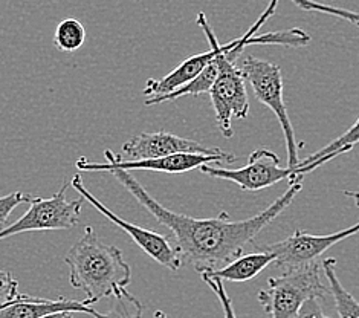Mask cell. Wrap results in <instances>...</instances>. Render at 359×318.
<instances>
[{
    "label": "cell",
    "mask_w": 359,
    "mask_h": 318,
    "mask_svg": "<svg viewBox=\"0 0 359 318\" xmlns=\"http://www.w3.org/2000/svg\"><path fill=\"white\" fill-rule=\"evenodd\" d=\"M109 173L114 175L118 183L161 225L172 231L175 244L181 251L184 262L193 265L198 272L219 270L241 256L243 248L254 242L255 236L272 223V220H276L303 190V178H298L290 183L287 190L277 201H273L268 208L252 218L233 220L226 211H222L217 218L198 219L162 207L140 184V180L132 176L130 171L110 168Z\"/></svg>",
    "instance_id": "obj_1"
},
{
    "label": "cell",
    "mask_w": 359,
    "mask_h": 318,
    "mask_svg": "<svg viewBox=\"0 0 359 318\" xmlns=\"http://www.w3.org/2000/svg\"><path fill=\"white\" fill-rule=\"evenodd\" d=\"M65 262L69 266L71 285L86 292L84 302L90 306L104 297H114L132 279L130 265L123 259L121 249L102 244L92 227H86Z\"/></svg>",
    "instance_id": "obj_2"
},
{
    "label": "cell",
    "mask_w": 359,
    "mask_h": 318,
    "mask_svg": "<svg viewBox=\"0 0 359 318\" xmlns=\"http://www.w3.org/2000/svg\"><path fill=\"white\" fill-rule=\"evenodd\" d=\"M327 294L330 289L321 281V263L313 262L271 277L257 300L269 318H294L307 300H321Z\"/></svg>",
    "instance_id": "obj_3"
},
{
    "label": "cell",
    "mask_w": 359,
    "mask_h": 318,
    "mask_svg": "<svg viewBox=\"0 0 359 318\" xmlns=\"http://www.w3.org/2000/svg\"><path fill=\"white\" fill-rule=\"evenodd\" d=\"M241 69L246 83L251 84L255 98L263 102L264 106H268L273 112V115L277 117L286 141L287 167H295L298 162H300V158H298V149L302 147L303 143L297 144L294 127L287 115V109L283 97L285 83L281 67L276 63L266 62V60L248 55L243 60Z\"/></svg>",
    "instance_id": "obj_4"
},
{
    "label": "cell",
    "mask_w": 359,
    "mask_h": 318,
    "mask_svg": "<svg viewBox=\"0 0 359 318\" xmlns=\"http://www.w3.org/2000/svg\"><path fill=\"white\" fill-rule=\"evenodd\" d=\"M71 184L65 183L62 188L50 197L34 196L29 210L11 225L0 230V240L29 231H58L79 227L84 197L67 201L66 192Z\"/></svg>",
    "instance_id": "obj_5"
},
{
    "label": "cell",
    "mask_w": 359,
    "mask_h": 318,
    "mask_svg": "<svg viewBox=\"0 0 359 318\" xmlns=\"http://www.w3.org/2000/svg\"><path fill=\"white\" fill-rule=\"evenodd\" d=\"M106 162H92L86 158H79L75 167L81 171H109L110 168L121 170H147V171H162V173H185L194 168H199L203 164H233L236 157L233 153H175L168 157L153 158V159H123L112 150H104Z\"/></svg>",
    "instance_id": "obj_6"
},
{
    "label": "cell",
    "mask_w": 359,
    "mask_h": 318,
    "mask_svg": "<svg viewBox=\"0 0 359 318\" xmlns=\"http://www.w3.org/2000/svg\"><path fill=\"white\" fill-rule=\"evenodd\" d=\"M71 187L76 190L80 196L84 197V201H88L93 208H97L102 216L107 218L110 222H114L118 228H121L124 233L132 237L133 242L138 245L142 251L151 257L153 260L158 262L159 265L165 266L170 271H177L184 265L182 254L176 246L175 240H172L167 236H162L156 231L145 230L142 227L135 225V223L127 222L126 219L119 218L112 210L107 208L104 204L98 201L95 196H93L88 188L86 184L83 183V178L80 173H76L71 179Z\"/></svg>",
    "instance_id": "obj_7"
},
{
    "label": "cell",
    "mask_w": 359,
    "mask_h": 318,
    "mask_svg": "<svg viewBox=\"0 0 359 318\" xmlns=\"http://www.w3.org/2000/svg\"><path fill=\"white\" fill-rule=\"evenodd\" d=\"M199 170L201 173L210 178L231 180V183L237 184L246 192H259L285 179H289L290 183L298 179L297 167L281 168L277 154L264 147L252 152L250 159H248V164L242 168L228 170L212 167L211 164H203L199 167Z\"/></svg>",
    "instance_id": "obj_8"
},
{
    "label": "cell",
    "mask_w": 359,
    "mask_h": 318,
    "mask_svg": "<svg viewBox=\"0 0 359 318\" xmlns=\"http://www.w3.org/2000/svg\"><path fill=\"white\" fill-rule=\"evenodd\" d=\"M358 233L359 222L343 231H338V233L323 236H315L311 233H306V231L297 230L292 236L286 237L285 240H280V242L271 245H264L262 248L276 254V262L273 263H276L278 270L286 271L316 262V259L326 253L329 248Z\"/></svg>",
    "instance_id": "obj_9"
},
{
    "label": "cell",
    "mask_w": 359,
    "mask_h": 318,
    "mask_svg": "<svg viewBox=\"0 0 359 318\" xmlns=\"http://www.w3.org/2000/svg\"><path fill=\"white\" fill-rule=\"evenodd\" d=\"M196 22L201 27V29L203 31L205 37H207L208 43H210V49L207 53H201V54H196L190 58L184 60V62L179 65L176 69H173L170 74H167L165 77H162L159 80H147L145 83V88L142 91V95L145 98H150V97H161V95H165V93H170L176 91L177 88H181L185 83L191 81L193 79H196L205 67H207L212 60H215L216 54H217V48H219V40L216 37L215 31H212L211 25L207 20V15L205 13H199L198 17H196Z\"/></svg>",
    "instance_id": "obj_10"
},
{
    "label": "cell",
    "mask_w": 359,
    "mask_h": 318,
    "mask_svg": "<svg viewBox=\"0 0 359 318\" xmlns=\"http://www.w3.org/2000/svg\"><path fill=\"white\" fill-rule=\"evenodd\" d=\"M123 153L129 159H153L168 157L175 153H224L219 147H205L203 144L181 138L175 133L156 132V133H138L123 144Z\"/></svg>",
    "instance_id": "obj_11"
},
{
    "label": "cell",
    "mask_w": 359,
    "mask_h": 318,
    "mask_svg": "<svg viewBox=\"0 0 359 318\" xmlns=\"http://www.w3.org/2000/svg\"><path fill=\"white\" fill-rule=\"evenodd\" d=\"M62 311H71V312H81L89 314L93 318H102V314L97 312L95 307L88 305L86 302H74V300L58 298V300H49V298H37L27 294H20L11 302L2 303L0 306V318H40L53 312H62Z\"/></svg>",
    "instance_id": "obj_12"
},
{
    "label": "cell",
    "mask_w": 359,
    "mask_h": 318,
    "mask_svg": "<svg viewBox=\"0 0 359 318\" xmlns=\"http://www.w3.org/2000/svg\"><path fill=\"white\" fill-rule=\"evenodd\" d=\"M259 248L257 253L252 254H241L236 257L234 260H231L229 263L224 265L222 268L215 270V271H207L211 276H216L222 280H228V281H248L252 280L254 277H257L259 274L269 266L272 262H276V254L272 251H268L264 248ZM202 274V272H201Z\"/></svg>",
    "instance_id": "obj_13"
},
{
    "label": "cell",
    "mask_w": 359,
    "mask_h": 318,
    "mask_svg": "<svg viewBox=\"0 0 359 318\" xmlns=\"http://www.w3.org/2000/svg\"><path fill=\"white\" fill-rule=\"evenodd\" d=\"M335 268L337 260L333 257H327L321 262V270L329 281V289L333 296L337 312L339 318H359V302L339 281Z\"/></svg>",
    "instance_id": "obj_14"
},
{
    "label": "cell",
    "mask_w": 359,
    "mask_h": 318,
    "mask_svg": "<svg viewBox=\"0 0 359 318\" xmlns=\"http://www.w3.org/2000/svg\"><path fill=\"white\" fill-rule=\"evenodd\" d=\"M356 144H359V118L356 119V123L346 131L343 135L338 136L337 140H333L332 143H329L327 145H324V147L318 152H315L311 157H307L306 159L300 161L295 167H304L309 164V162H313L316 159H323L324 157H341V154H344L347 152L352 150Z\"/></svg>",
    "instance_id": "obj_15"
},
{
    "label": "cell",
    "mask_w": 359,
    "mask_h": 318,
    "mask_svg": "<svg viewBox=\"0 0 359 318\" xmlns=\"http://www.w3.org/2000/svg\"><path fill=\"white\" fill-rule=\"evenodd\" d=\"M86 41V29L76 19H65L58 23L54 36V45L62 53H75Z\"/></svg>",
    "instance_id": "obj_16"
},
{
    "label": "cell",
    "mask_w": 359,
    "mask_h": 318,
    "mask_svg": "<svg viewBox=\"0 0 359 318\" xmlns=\"http://www.w3.org/2000/svg\"><path fill=\"white\" fill-rule=\"evenodd\" d=\"M110 298L114 300V303L107 314H102V318H142L141 302L126 288L119 289Z\"/></svg>",
    "instance_id": "obj_17"
},
{
    "label": "cell",
    "mask_w": 359,
    "mask_h": 318,
    "mask_svg": "<svg viewBox=\"0 0 359 318\" xmlns=\"http://www.w3.org/2000/svg\"><path fill=\"white\" fill-rule=\"evenodd\" d=\"M292 4L300 8V10L309 11V13L327 14V15L337 17V19L350 22V23L356 25V27H359V13L348 11V10H344V8L332 6V5H326V4H318V2H315V0H292Z\"/></svg>",
    "instance_id": "obj_18"
},
{
    "label": "cell",
    "mask_w": 359,
    "mask_h": 318,
    "mask_svg": "<svg viewBox=\"0 0 359 318\" xmlns=\"http://www.w3.org/2000/svg\"><path fill=\"white\" fill-rule=\"evenodd\" d=\"M201 276H202L203 281L207 283V285H208L212 291H215V294L217 296L219 302H220V305H222V309H224V317H225V318H237L236 311H234V306H233V302H231L229 296L226 294L224 280L216 277V276H211V274H208V272H202Z\"/></svg>",
    "instance_id": "obj_19"
},
{
    "label": "cell",
    "mask_w": 359,
    "mask_h": 318,
    "mask_svg": "<svg viewBox=\"0 0 359 318\" xmlns=\"http://www.w3.org/2000/svg\"><path fill=\"white\" fill-rule=\"evenodd\" d=\"M32 194H27L22 192H14L6 196L0 197V225L6 223L10 214L14 211V208L19 207L22 204H29L32 201Z\"/></svg>",
    "instance_id": "obj_20"
},
{
    "label": "cell",
    "mask_w": 359,
    "mask_h": 318,
    "mask_svg": "<svg viewBox=\"0 0 359 318\" xmlns=\"http://www.w3.org/2000/svg\"><path fill=\"white\" fill-rule=\"evenodd\" d=\"M19 296V281L8 271L0 270V303L11 302Z\"/></svg>",
    "instance_id": "obj_21"
},
{
    "label": "cell",
    "mask_w": 359,
    "mask_h": 318,
    "mask_svg": "<svg viewBox=\"0 0 359 318\" xmlns=\"http://www.w3.org/2000/svg\"><path fill=\"white\" fill-rule=\"evenodd\" d=\"M294 318H330L324 314L323 307L320 305V298H309L307 302L300 307Z\"/></svg>",
    "instance_id": "obj_22"
},
{
    "label": "cell",
    "mask_w": 359,
    "mask_h": 318,
    "mask_svg": "<svg viewBox=\"0 0 359 318\" xmlns=\"http://www.w3.org/2000/svg\"><path fill=\"white\" fill-rule=\"evenodd\" d=\"M74 314L75 312H71V311H62V312L48 314V315H43V317H40V318H74Z\"/></svg>",
    "instance_id": "obj_23"
},
{
    "label": "cell",
    "mask_w": 359,
    "mask_h": 318,
    "mask_svg": "<svg viewBox=\"0 0 359 318\" xmlns=\"http://www.w3.org/2000/svg\"><path fill=\"white\" fill-rule=\"evenodd\" d=\"M344 194L347 197H352V199L355 201L356 207H359V192H350V190H347V192H344Z\"/></svg>",
    "instance_id": "obj_24"
},
{
    "label": "cell",
    "mask_w": 359,
    "mask_h": 318,
    "mask_svg": "<svg viewBox=\"0 0 359 318\" xmlns=\"http://www.w3.org/2000/svg\"><path fill=\"white\" fill-rule=\"evenodd\" d=\"M155 318H167V315H165V312L156 311V312H155Z\"/></svg>",
    "instance_id": "obj_25"
},
{
    "label": "cell",
    "mask_w": 359,
    "mask_h": 318,
    "mask_svg": "<svg viewBox=\"0 0 359 318\" xmlns=\"http://www.w3.org/2000/svg\"><path fill=\"white\" fill-rule=\"evenodd\" d=\"M0 306H2V303H0Z\"/></svg>",
    "instance_id": "obj_26"
}]
</instances>
